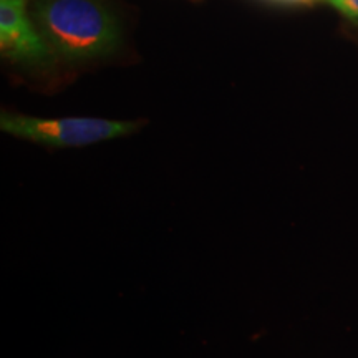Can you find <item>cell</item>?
Segmentation results:
<instances>
[{
    "mask_svg": "<svg viewBox=\"0 0 358 358\" xmlns=\"http://www.w3.org/2000/svg\"><path fill=\"white\" fill-rule=\"evenodd\" d=\"M329 2L348 19L358 20V0H329Z\"/></svg>",
    "mask_w": 358,
    "mask_h": 358,
    "instance_id": "cell-4",
    "label": "cell"
},
{
    "mask_svg": "<svg viewBox=\"0 0 358 358\" xmlns=\"http://www.w3.org/2000/svg\"><path fill=\"white\" fill-rule=\"evenodd\" d=\"M34 17L45 42L66 62L108 57L122 43V25L100 0H37Z\"/></svg>",
    "mask_w": 358,
    "mask_h": 358,
    "instance_id": "cell-1",
    "label": "cell"
},
{
    "mask_svg": "<svg viewBox=\"0 0 358 358\" xmlns=\"http://www.w3.org/2000/svg\"><path fill=\"white\" fill-rule=\"evenodd\" d=\"M0 48L17 64L48 65L55 53L30 20L27 0H0Z\"/></svg>",
    "mask_w": 358,
    "mask_h": 358,
    "instance_id": "cell-3",
    "label": "cell"
},
{
    "mask_svg": "<svg viewBox=\"0 0 358 358\" xmlns=\"http://www.w3.org/2000/svg\"><path fill=\"white\" fill-rule=\"evenodd\" d=\"M145 122L103 118H35L19 113L0 115V129L12 136L48 148H83L140 131Z\"/></svg>",
    "mask_w": 358,
    "mask_h": 358,
    "instance_id": "cell-2",
    "label": "cell"
}]
</instances>
